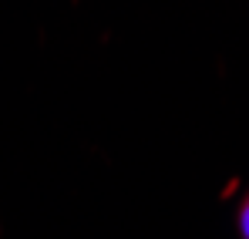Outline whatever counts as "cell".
<instances>
[{"mask_svg":"<svg viewBox=\"0 0 249 239\" xmlns=\"http://www.w3.org/2000/svg\"><path fill=\"white\" fill-rule=\"evenodd\" d=\"M239 229H243V236L249 239V196L243 202V209H239Z\"/></svg>","mask_w":249,"mask_h":239,"instance_id":"cell-1","label":"cell"}]
</instances>
